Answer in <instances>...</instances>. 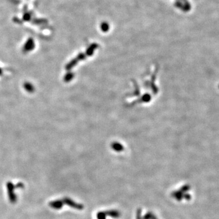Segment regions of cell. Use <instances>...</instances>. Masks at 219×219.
Masks as SVG:
<instances>
[{"instance_id":"2","label":"cell","mask_w":219,"mask_h":219,"mask_svg":"<svg viewBox=\"0 0 219 219\" xmlns=\"http://www.w3.org/2000/svg\"><path fill=\"white\" fill-rule=\"evenodd\" d=\"M49 206L54 209H60L62 206V203L61 201H53L49 203Z\"/></svg>"},{"instance_id":"1","label":"cell","mask_w":219,"mask_h":219,"mask_svg":"<svg viewBox=\"0 0 219 219\" xmlns=\"http://www.w3.org/2000/svg\"><path fill=\"white\" fill-rule=\"evenodd\" d=\"M7 191H8V194L9 197V199L12 203H14L16 202V197L15 195L13 193V189H14V186L11 183H8L7 185Z\"/></svg>"}]
</instances>
